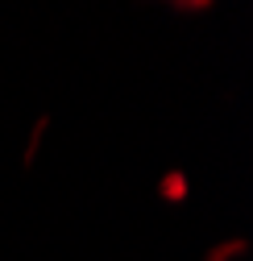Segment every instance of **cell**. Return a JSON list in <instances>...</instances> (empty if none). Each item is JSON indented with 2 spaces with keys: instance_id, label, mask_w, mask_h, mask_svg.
Returning a JSON list of instances; mask_svg holds the SVG:
<instances>
[{
  "instance_id": "obj_1",
  "label": "cell",
  "mask_w": 253,
  "mask_h": 261,
  "mask_svg": "<svg viewBox=\"0 0 253 261\" xmlns=\"http://www.w3.org/2000/svg\"><path fill=\"white\" fill-rule=\"evenodd\" d=\"M158 195H162V199H170V203H183L187 199V178L174 170L170 178H162V187H158Z\"/></svg>"
}]
</instances>
